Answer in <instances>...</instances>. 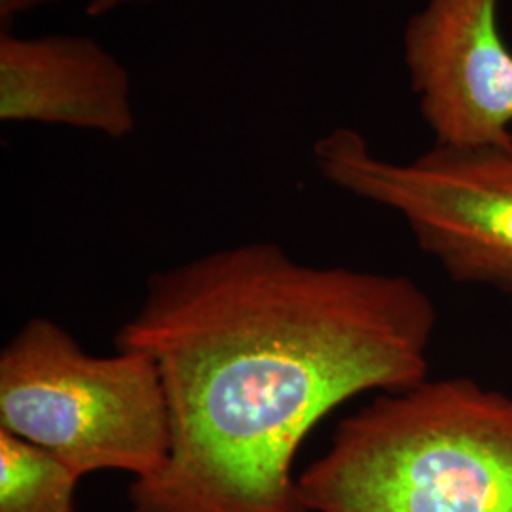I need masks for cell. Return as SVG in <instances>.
<instances>
[{"instance_id": "obj_5", "label": "cell", "mask_w": 512, "mask_h": 512, "mask_svg": "<svg viewBox=\"0 0 512 512\" xmlns=\"http://www.w3.org/2000/svg\"><path fill=\"white\" fill-rule=\"evenodd\" d=\"M501 0H427L403 33L404 65L440 147H512V52Z\"/></svg>"}, {"instance_id": "obj_6", "label": "cell", "mask_w": 512, "mask_h": 512, "mask_svg": "<svg viewBox=\"0 0 512 512\" xmlns=\"http://www.w3.org/2000/svg\"><path fill=\"white\" fill-rule=\"evenodd\" d=\"M0 120L126 139L137 128L131 74L92 37L0 33Z\"/></svg>"}, {"instance_id": "obj_7", "label": "cell", "mask_w": 512, "mask_h": 512, "mask_svg": "<svg viewBox=\"0 0 512 512\" xmlns=\"http://www.w3.org/2000/svg\"><path fill=\"white\" fill-rule=\"evenodd\" d=\"M80 478L50 452L0 429V512H74Z\"/></svg>"}, {"instance_id": "obj_1", "label": "cell", "mask_w": 512, "mask_h": 512, "mask_svg": "<svg viewBox=\"0 0 512 512\" xmlns=\"http://www.w3.org/2000/svg\"><path fill=\"white\" fill-rule=\"evenodd\" d=\"M437 323L412 277L310 266L274 241L152 275L114 344L158 366L171 444L129 512H310L304 440L363 393L425 382Z\"/></svg>"}, {"instance_id": "obj_4", "label": "cell", "mask_w": 512, "mask_h": 512, "mask_svg": "<svg viewBox=\"0 0 512 512\" xmlns=\"http://www.w3.org/2000/svg\"><path fill=\"white\" fill-rule=\"evenodd\" d=\"M325 181L395 211L458 283L512 293V147H440L397 164L332 129L313 145Z\"/></svg>"}, {"instance_id": "obj_3", "label": "cell", "mask_w": 512, "mask_h": 512, "mask_svg": "<svg viewBox=\"0 0 512 512\" xmlns=\"http://www.w3.org/2000/svg\"><path fill=\"white\" fill-rule=\"evenodd\" d=\"M0 429L80 476L122 471L143 480L169 456L164 384L152 357H95L48 317H33L0 353Z\"/></svg>"}, {"instance_id": "obj_9", "label": "cell", "mask_w": 512, "mask_h": 512, "mask_svg": "<svg viewBox=\"0 0 512 512\" xmlns=\"http://www.w3.org/2000/svg\"><path fill=\"white\" fill-rule=\"evenodd\" d=\"M154 0H88L86 2V16L92 19L105 18L112 12L126 8V6H139V4H150Z\"/></svg>"}, {"instance_id": "obj_8", "label": "cell", "mask_w": 512, "mask_h": 512, "mask_svg": "<svg viewBox=\"0 0 512 512\" xmlns=\"http://www.w3.org/2000/svg\"><path fill=\"white\" fill-rule=\"evenodd\" d=\"M59 0H0V21L2 29H10L14 19L25 16L37 8L57 4Z\"/></svg>"}, {"instance_id": "obj_2", "label": "cell", "mask_w": 512, "mask_h": 512, "mask_svg": "<svg viewBox=\"0 0 512 512\" xmlns=\"http://www.w3.org/2000/svg\"><path fill=\"white\" fill-rule=\"evenodd\" d=\"M298 488L310 512H512V395L463 376L378 393Z\"/></svg>"}]
</instances>
